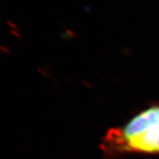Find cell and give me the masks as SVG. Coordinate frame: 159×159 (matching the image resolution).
<instances>
[{
  "label": "cell",
  "mask_w": 159,
  "mask_h": 159,
  "mask_svg": "<svg viewBox=\"0 0 159 159\" xmlns=\"http://www.w3.org/2000/svg\"><path fill=\"white\" fill-rule=\"evenodd\" d=\"M101 142V149L109 157L159 154V106L149 107L124 125L109 129Z\"/></svg>",
  "instance_id": "6da1fadb"
}]
</instances>
